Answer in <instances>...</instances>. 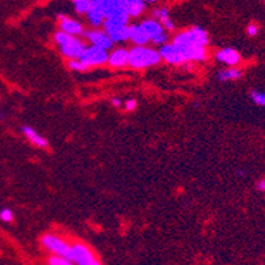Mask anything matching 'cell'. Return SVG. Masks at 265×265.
<instances>
[{"label": "cell", "mask_w": 265, "mask_h": 265, "mask_svg": "<svg viewBox=\"0 0 265 265\" xmlns=\"http://www.w3.org/2000/svg\"><path fill=\"white\" fill-rule=\"evenodd\" d=\"M88 17V21H90L94 27H99V25H102L103 21H104V16H103V13L100 11H99L98 8H95L91 5L90 9H88V12L86 13Z\"/></svg>", "instance_id": "cell-18"}, {"label": "cell", "mask_w": 265, "mask_h": 265, "mask_svg": "<svg viewBox=\"0 0 265 265\" xmlns=\"http://www.w3.org/2000/svg\"><path fill=\"white\" fill-rule=\"evenodd\" d=\"M48 263H49L50 265H70V264H73L72 260H69V259L64 258V256H60V255L52 256Z\"/></svg>", "instance_id": "cell-22"}, {"label": "cell", "mask_w": 265, "mask_h": 265, "mask_svg": "<svg viewBox=\"0 0 265 265\" xmlns=\"http://www.w3.org/2000/svg\"><path fill=\"white\" fill-rule=\"evenodd\" d=\"M129 38L132 40L136 45H145L151 38L145 32V29L140 25H132L129 27Z\"/></svg>", "instance_id": "cell-12"}, {"label": "cell", "mask_w": 265, "mask_h": 265, "mask_svg": "<svg viewBox=\"0 0 265 265\" xmlns=\"http://www.w3.org/2000/svg\"><path fill=\"white\" fill-rule=\"evenodd\" d=\"M72 260L78 265H98L100 263L95 260L94 255L91 254L88 247L84 244H74L72 247Z\"/></svg>", "instance_id": "cell-6"}, {"label": "cell", "mask_w": 265, "mask_h": 265, "mask_svg": "<svg viewBox=\"0 0 265 265\" xmlns=\"http://www.w3.org/2000/svg\"><path fill=\"white\" fill-rule=\"evenodd\" d=\"M258 189L262 190V191H265V179H263V181H260L258 183Z\"/></svg>", "instance_id": "cell-30"}, {"label": "cell", "mask_w": 265, "mask_h": 265, "mask_svg": "<svg viewBox=\"0 0 265 265\" xmlns=\"http://www.w3.org/2000/svg\"><path fill=\"white\" fill-rule=\"evenodd\" d=\"M173 44L177 45H195V46H206L208 44L207 33L199 27H194L191 29L182 32L175 37Z\"/></svg>", "instance_id": "cell-3"}, {"label": "cell", "mask_w": 265, "mask_h": 265, "mask_svg": "<svg viewBox=\"0 0 265 265\" xmlns=\"http://www.w3.org/2000/svg\"><path fill=\"white\" fill-rule=\"evenodd\" d=\"M251 98L254 100L258 106H263L265 107V92H260L258 90H252L251 91Z\"/></svg>", "instance_id": "cell-21"}, {"label": "cell", "mask_w": 265, "mask_h": 265, "mask_svg": "<svg viewBox=\"0 0 265 265\" xmlns=\"http://www.w3.org/2000/svg\"><path fill=\"white\" fill-rule=\"evenodd\" d=\"M108 64L112 68H123L128 64V52L125 49H116L108 56Z\"/></svg>", "instance_id": "cell-14"}, {"label": "cell", "mask_w": 265, "mask_h": 265, "mask_svg": "<svg viewBox=\"0 0 265 265\" xmlns=\"http://www.w3.org/2000/svg\"><path fill=\"white\" fill-rule=\"evenodd\" d=\"M167 40H168L167 34L163 33V34H160V36H157V37H156V38H153V40H152V41L155 42L156 45H161V46H163L164 44H165V42H167Z\"/></svg>", "instance_id": "cell-26"}, {"label": "cell", "mask_w": 265, "mask_h": 265, "mask_svg": "<svg viewBox=\"0 0 265 265\" xmlns=\"http://www.w3.org/2000/svg\"><path fill=\"white\" fill-rule=\"evenodd\" d=\"M0 219L3 222H11L13 219V212L9 208H4V210L0 211Z\"/></svg>", "instance_id": "cell-25"}, {"label": "cell", "mask_w": 265, "mask_h": 265, "mask_svg": "<svg viewBox=\"0 0 265 265\" xmlns=\"http://www.w3.org/2000/svg\"><path fill=\"white\" fill-rule=\"evenodd\" d=\"M160 56H161V58H164L167 62H169V64L172 65H179L186 62L183 56H182L181 52H179V49H178L175 44H172V45H165V44H164L161 50H160Z\"/></svg>", "instance_id": "cell-8"}, {"label": "cell", "mask_w": 265, "mask_h": 265, "mask_svg": "<svg viewBox=\"0 0 265 265\" xmlns=\"http://www.w3.org/2000/svg\"><path fill=\"white\" fill-rule=\"evenodd\" d=\"M69 68L72 69V70H77V72H85V70H88V66H86L80 60H72L69 62Z\"/></svg>", "instance_id": "cell-23"}, {"label": "cell", "mask_w": 265, "mask_h": 265, "mask_svg": "<svg viewBox=\"0 0 265 265\" xmlns=\"http://www.w3.org/2000/svg\"><path fill=\"white\" fill-rule=\"evenodd\" d=\"M247 33L250 34V36H252V37H254V36H256V34L259 33L258 25H255V24H250V25H248V28H247Z\"/></svg>", "instance_id": "cell-27"}, {"label": "cell", "mask_w": 265, "mask_h": 265, "mask_svg": "<svg viewBox=\"0 0 265 265\" xmlns=\"http://www.w3.org/2000/svg\"><path fill=\"white\" fill-rule=\"evenodd\" d=\"M216 60L220 61V62H223V64L228 65V66H235L240 62V56L236 52L235 49H232V48H226V49L219 50L218 53L215 54Z\"/></svg>", "instance_id": "cell-11"}, {"label": "cell", "mask_w": 265, "mask_h": 265, "mask_svg": "<svg viewBox=\"0 0 265 265\" xmlns=\"http://www.w3.org/2000/svg\"><path fill=\"white\" fill-rule=\"evenodd\" d=\"M78 60L81 62H84L86 66L91 68V66H99L108 62V54H107L106 49H102L99 46H88L85 48V50L82 52Z\"/></svg>", "instance_id": "cell-5"}, {"label": "cell", "mask_w": 265, "mask_h": 265, "mask_svg": "<svg viewBox=\"0 0 265 265\" xmlns=\"http://www.w3.org/2000/svg\"><path fill=\"white\" fill-rule=\"evenodd\" d=\"M88 38L91 41V44L95 46H99L102 49H110L112 48V40L110 38V36L104 32H99V30H92V32H88L86 33Z\"/></svg>", "instance_id": "cell-9"}, {"label": "cell", "mask_w": 265, "mask_h": 265, "mask_svg": "<svg viewBox=\"0 0 265 265\" xmlns=\"http://www.w3.org/2000/svg\"><path fill=\"white\" fill-rule=\"evenodd\" d=\"M60 27L61 30H64V32L69 34H73V36H78V34L84 33V28L77 20H73L64 15L60 16Z\"/></svg>", "instance_id": "cell-10"}, {"label": "cell", "mask_w": 265, "mask_h": 265, "mask_svg": "<svg viewBox=\"0 0 265 265\" xmlns=\"http://www.w3.org/2000/svg\"><path fill=\"white\" fill-rule=\"evenodd\" d=\"M111 103H112V104H114L115 107H120L121 106V102H120V99H118V98H115V99H112V100H111Z\"/></svg>", "instance_id": "cell-31"}, {"label": "cell", "mask_w": 265, "mask_h": 265, "mask_svg": "<svg viewBox=\"0 0 265 265\" xmlns=\"http://www.w3.org/2000/svg\"><path fill=\"white\" fill-rule=\"evenodd\" d=\"M153 16H155L157 20H160V23H161L163 20L169 17V11H168L167 8H159V9H155V11H153Z\"/></svg>", "instance_id": "cell-24"}, {"label": "cell", "mask_w": 265, "mask_h": 265, "mask_svg": "<svg viewBox=\"0 0 265 265\" xmlns=\"http://www.w3.org/2000/svg\"><path fill=\"white\" fill-rule=\"evenodd\" d=\"M161 24H163V27H165L167 29H169V30L175 29V25H173V23H172V20L169 19V17H168V19H165V20H163V21H161Z\"/></svg>", "instance_id": "cell-29"}, {"label": "cell", "mask_w": 265, "mask_h": 265, "mask_svg": "<svg viewBox=\"0 0 265 265\" xmlns=\"http://www.w3.org/2000/svg\"><path fill=\"white\" fill-rule=\"evenodd\" d=\"M54 40L57 42V45L60 46L61 53L68 58H78L86 48L81 40L74 37L73 34L66 33L64 30L56 33Z\"/></svg>", "instance_id": "cell-2"}, {"label": "cell", "mask_w": 265, "mask_h": 265, "mask_svg": "<svg viewBox=\"0 0 265 265\" xmlns=\"http://www.w3.org/2000/svg\"><path fill=\"white\" fill-rule=\"evenodd\" d=\"M242 77V72L239 69H227V70H222L218 74V78L220 81H236Z\"/></svg>", "instance_id": "cell-19"}, {"label": "cell", "mask_w": 265, "mask_h": 265, "mask_svg": "<svg viewBox=\"0 0 265 265\" xmlns=\"http://www.w3.org/2000/svg\"><path fill=\"white\" fill-rule=\"evenodd\" d=\"M161 60L159 52L139 45L128 52V65L133 69H145L155 66Z\"/></svg>", "instance_id": "cell-1"}, {"label": "cell", "mask_w": 265, "mask_h": 265, "mask_svg": "<svg viewBox=\"0 0 265 265\" xmlns=\"http://www.w3.org/2000/svg\"><path fill=\"white\" fill-rule=\"evenodd\" d=\"M181 54L183 56L185 61H202L206 58L205 46H195V45H177Z\"/></svg>", "instance_id": "cell-7"}, {"label": "cell", "mask_w": 265, "mask_h": 265, "mask_svg": "<svg viewBox=\"0 0 265 265\" xmlns=\"http://www.w3.org/2000/svg\"><path fill=\"white\" fill-rule=\"evenodd\" d=\"M106 33L114 42H121L129 38V27L128 25H120V27L106 28Z\"/></svg>", "instance_id": "cell-13"}, {"label": "cell", "mask_w": 265, "mask_h": 265, "mask_svg": "<svg viewBox=\"0 0 265 265\" xmlns=\"http://www.w3.org/2000/svg\"><path fill=\"white\" fill-rule=\"evenodd\" d=\"M124 106L127 111H133L136 108V100H135V99H128V100L125 102Z\"/></svg>", "instance_id": "cell-28"}, {"label": "cell", "mask_w": 265, "mask_h": 265, "mask_svg": "<svg viewBox=\"0 0 265 265\" xmlns=\"http://www.w3.org/2000/svg\"><path fill=\"white\" fill-rule=\"evenodd\" d=\"M41 243L42 246L45 247L48 251H50V252L72 260V247L69 246L66 242H64L61 238H58V236L50 235V234L44 235L41 238Z\"/></svg>", "instance_id": "cell-4"}, {"label": "cell", "mask_w": 265, "mask_h": 265, "mask_svg": "<svg viewBox=\"0 0 265 265\" xmlns=\"http://www.w3.org/2000/svg\"><path fill=\"white\" fill-rule=\"evenodd\" d=\"M74 8L78 13H88L91 7V0H73Z\"/></svg>", "instance_id": "cell-20"}, {"label": "cell", "mask_w": 265, "mask_h": 265, "mask_svg": "<svg viewBox=\"0 0 265 265\" xmlns=\"http://www.w3.org/2000/svg\"><path fill=\"white\" fill-rule=\"evenodd\" d=\"M145 9L144 0H128V7H127V12L129 16L137 17L140 16Z\"/></svg>", "instance_id": "cell-17"}, {"label": "cell", "mask_w": 265, "mask_h": 265, "mask_svg": "<svg viewBox=\"0 0 265 265\" xmlns=\"http://www.w3.org/2000/svg\"><path fill=\"white\" fill-rule=\"evenodd\" d=\"M23 132L32 144L37 145V147L40 148L48 147V141H46V139H44L41 135H38V132H36L33 128H30V127H23Z\"/></svg>", "instance_id": "cell-16"}, {"label": "cell", "mask_w": 265, "mask_h": 265, "mask_svg": "<svg viewBox=\"0 0 265 265\" xmlns=\"http://www.w3.org/2000/svg\"><path fill=\"white\" fill-rule=\"evenodd\" d=\"M145 1H147V3H156L157 0H145Z\"/></svg>", "instance_id": "cell-32"}, {"label": "cell", "mask_w": 265, "mask_h": 265, "mask_svg": "<svg viewBox=\"0 0 265 265\" xmlns=\"http://www.w3.org/2000/svg\"><path fill=\"white\" fill-rule=\"evenodd\" d=\"M141 27L144 28L151 40H153V38H156L157 36L164 33L163 24L160 23L159 20H145V21L141 23Z\"/></svg>", "instance_id": "cell-15"}]
</instances>
